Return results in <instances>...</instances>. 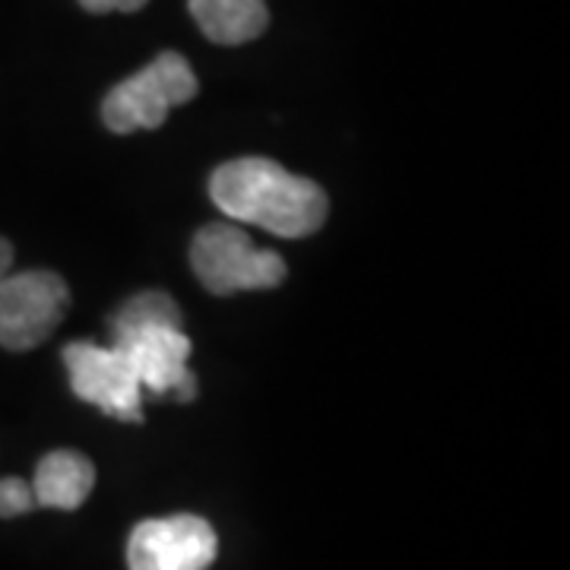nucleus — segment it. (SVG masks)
<instances>
[{"label":"nucleus","instance_id":"obj_8","mask_svg":"<svg viewBox=\"0 0 570 570\" xmlns=\"http://www.w3.org/2000/svg\"><path fill=\"white\" fill-rule=\"evenodd\" d=\"M96 485V466L77 450H55L36 469V504L55 510H77Z\"/></svg>","mask_w":570,"mask_h":570},{"label":"nucleus","instance_id":"obj_4","mask_svg":"<svg viewBox=\"0 0 570 570\" xmlns=\"http://www.w3.org/2000/svg\"><path fill=\"white\" fill-rule=\"evenodd\" d=\"M70 288L51 269L7 273L0 279V346L26 352L41 346L63 321Z\"/></svg>","mask_w":570,"mask_h":570},{"label":"nucleus","instance_id":"obj_5","mask_svg":"<svg viewBox=\"0 0 570 570\" xmlns=\"http://www.w3.org/2000/svg\"><path fill=\"white\" fill-rule=\"evenodd\" d=\"M63 365L70 371V390L82 403L121 422H142L140 381L118 348L70 343L63 348Z\"/></svg>","mask_w":570,"mask_h":570},{"label":"nucleus","instance_id":"obj_10","mask_svg":"<svg viewBox=\"0 0 570 570\" xmlns=\"http://www.w3.org/2000/svg\"><path fill=\"white\" fill-rule=\"evenodd\" d=\"M181 326V307L165 292H140L111 317V336L140 330V326Z\"/></svg>","mask_w":570,"mask_h":570},{"label":"nucleus","instance_id":"obj_3","mask_svg":"<svg viewBox=\"0 0 570 570\" xmlns=\"http://www.w3.org/2000/svg\"><path fill=\"white\" fill-rule=\"evenodd\" d=\"M197 89L200 82L190 63L175 51H165L105 96L102 121L111 134H134L140 127L153 130L165 121V115L175 105L190 102Z\"/></svg>","mask_w":570,"mask_h":570},{"label":"nucleus","instance_id":"obj_2","mask_svg":"<svg viewBox=\"0 0 570 570\" xmlns=\"http://www.w3.org/2000/svg\"><path fill=\"white\" fill-rule=\"evenodd\" d=\"M190 266L213 295L276 288L285 279L283 257L276 250L254 247L238 225L228 223H209L194 235Z\"/></svg>","mask_w":570,"mask_h":570},{"label":"nucleus","instance_id":"obj_9","mask_svg":"<svg viewBox=\"0 0 570 570\" xmlns=\"http://www.w3.org/2000/svg\"><path fill=\"white\" fill-rule=\"evenodd\" d=\"M190 17L216 45H245L269 26L266 0H190Z\"/></svg>","mask_w":570,"mask_h":570},{"label":"nucleus","instance_id":"obj_7","mask_svg":"<svg viewBox=\"0 0 570 570\" xmlns=\"http://www.w3.org/2000/svg\"><path fill=\"white\" fill-rule=\"evenodd\" d=\"M216 549V532L204 517L178 513L146 520L130 532L127 564L130 570H209Z\"/></svg>","mask_w":570,"mask_h":570},{"label":"nucleus","instance_id":"obj_1","mask_svg":"<svg viewBox=\"0 0 570 570\" xmlns=\"http://www.w3.org/2000/svg\"><path fill=\"white\" fill-rule=\"evenodd\" d=\"M209 197L228 219L261 225L279 238L314 235L330 213L321 184L298 178L264 156L219 165L209 178Z\"/></svg>","mask_w":570,"mask_h":570},{"label":"nucleus","instance_id":"obj_12","mask_svg":"<svg viewBox=\"0 0 570 570\" xmlns=\"http://www.w3.org/2000/svg\"><path fill=\"white\" fill-rule=\"evenodd\" d=\"M89 13H111V10H121V13H134L146 7V0H80Z\"/></svg>","mask_w":570,"mask_h":570},{"label":"nucleus","instance_id":"obj_11","mask_svg":"<svg viewBox=\"0 0 570 570\" xmlns=\"http://www.w3.org/2000/svg\"><path fill=\"white\" fill-rule=\"evenodd\" d=\"M36 508V494L32 485H26L22 479H3L0 482V517H22Z\"/></svg>","mask_w":570,"mask_h":570},{"label":"nucleus","instance_id":"obj_6","mask_svg":"<svg viewBox=\"0 0 570 570\" xmlns=\"http://www.w3.org/2000/svg\"><path fill=\"white\" fill-rule=\"evenodd\" d=\"M115 348L134 367L142 393L175 396L178 403H190L197 396V377L190 374V340L181 326H140L115 336Z\"/></svg>","mask_w":570,"mask_h":570},{"label":"nucleus","instance_id":"obj_13","mask_svg":"<svg viewBox=\"0 0 570 570\" xmlns=\"http://www.w3.org/2000/svg\"><path fill=\"white\" fill-rule=\"evenodd\" d=\"M10 266H13V247L7 238H0V279L10 273Z\"/></svg>","mask_w":570,"mask_h":570}]
</instances>
